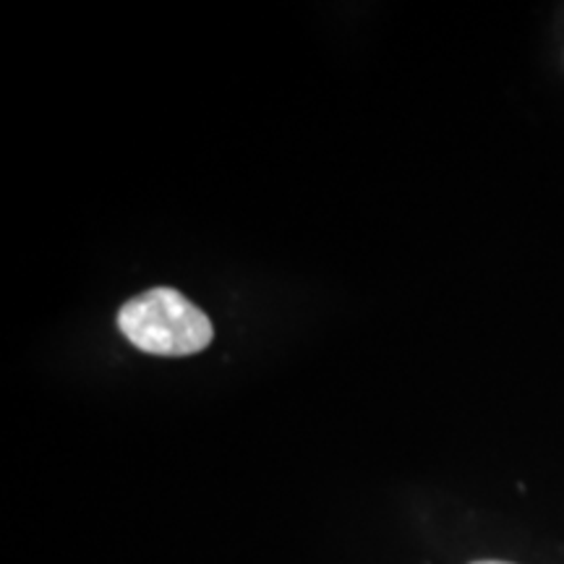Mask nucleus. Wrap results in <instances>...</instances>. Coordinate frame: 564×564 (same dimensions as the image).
I'll return each mask as SVG.
<instances>
[{"label": "nucleus", "instance_id": "1", "mask_svg": "<svg viewBox=\"0 0 564 564\" xmlns=\"http://www.w3.org/2000/svg\"><path fill=\"white\" fill-rule=\"evenodd\" d=\"M118 329L139 350L154 356H192L212 343V322L173 288H152L123 303Z\"/></svg>", "mask_w": 564, "mask_h": 564}, {"label": "nucleus", "instance_id": "2", "mask_svg": "<svg viewBox=\"0 0 564 564\" xmlns=\"http://www.w3.org/2000/svg\"><path fill=\"white\" fill-rule=\"evenodd\" d=\"M474 564H510V562H497V560H481V562H474Z\"/></svg>", "mask_w": 564, "mask_h": 564}]
</instances>
